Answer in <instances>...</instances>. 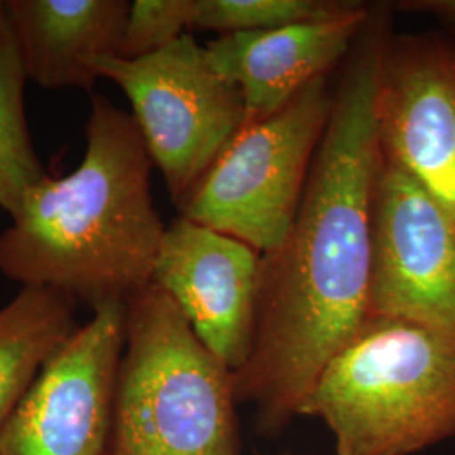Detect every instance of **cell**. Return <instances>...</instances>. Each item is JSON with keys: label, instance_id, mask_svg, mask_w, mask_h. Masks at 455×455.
Returning a JSON list of instances; mask_svg holds the SVG:
<instances>
[{"label": "cell", "instance_id": "obj_1", "mask_svg": "<svg viewBox=\"0 0 455 455\" xmlns=\"http://www.w3.org/2000/svg\"><path fill=\"white\" fill-rule=\"evenodd\" d=\"M388 31L385 9L373 11L334 90L292 228L261 255L253 341L233 379L236 402L253 408L265 434L302 417L329 361L368 319L371 201L381 163L374 71Z\"/></svg>", "mask_w": 455, "mask_h": 455}, {"label": "cell", "instance_id": "obj_2", "mask_svg": "<svg viewBox=\"0 0 455 455\" xmlns=\"http://www.w3.org/2000/svg\"><path fill=\"white\" fill-rule=\"evenodd\" d=\"M84 129L82 164L36 186L0 233V274L95 309L127 302L154 280L167 227L152 201L154 161L135 118L95 95Z\"/></svg>", "mask_w": 455, "mask_h": 455}, {"label": "cell", "instance_id": "obj_3", "mask_svg": "<svg viewBox=\"0 0 455 455\" xmlns=\"http://www.w3.org/2000/svg\"><path fill=\"white\" fill-rule=\"evenodd\" d=\"M302 415L336 455H413L455 435V332L368 317L329 361Z\"/></svg>", "mask_w": 455, "mask_h": 455}, {"label": "cell", "instance_id": "obj_4", "mask_svg": "<svg viewBox=\"0 0 455 455\" xmlns=\"http://www.w3.org/2000/svg\"><path fill=\"white\" fill-rule=\"evenodd\" d=\"M233 371L150 282L127 300L108 455H240Z\"/></svg>", "mask_w": 455, "mask_h": 455}, {"label": "cell", "instance_id": "obj_5", "mask_svg": "<svg viewBox=\"0 0 455 455\" xmlns=\"http://www.w3.org/2000/svg\"><path fill=\"white\" fill-rule=\"evenodd\" d=\"M332 108L334 90L325 76L275 115L243 125L180 216L242 240L261 255L275 250L292 228Z\"/></svg>", "mask_w": 455, "mask_h": 455}, {"label": "cell", "instance_id": "obj_6", "mask_svg": "<svg viewBox=\"0 0 455 455\" xmlns=\"http://www.w3.org/2000/svg\"><path fill=\"white\" fill-rule=\"evenodd\" d=\"M98 75L131 100L132 116L180 210L243 127L240 88L214 69L189 33L142 58H103Z\"/></svg>", "mask_w": 455, "mask_h": 455}, {"label": "cell", "instance_id": "obj_7", "mask_svg": "<svg viewBox=\"0 0 455 455\" xmlns=\"http://www.w3.org/2000/svg\"><path fill=\"white\" fill-rule=\"evenodd\" d=\"M127 302L93 309L49 359L0 434V455H108Z\"/></svg>", "mask_w": 455, "mask_h": 455}, {"label": "cell", "instance_id": "obj_8", "mask_svg": "<svg viewBox=\"0 0 455 455\" xmlns=\"http://www.w3.org/2000/svg\"><path fill=\"white\" fill-rule=\"evenodd\" d=\"M368 317L455 332V221L383 152L371 201Z\"/></svg>", "mask_w": 455, "mask_h": 455}, {"label": "cell", "instance_id": "obj_9", "mask_svg": "<svg viewBox=\"0 0 455 455\" xmlns=\"http://www.w3.org/2000/svg\"><path fill=\"white\" fill-rule=\"evenodd\" d=\"M379 148L455 221V37L385 34L374 71Z\"/></svg>", "mask_w": 455, "mask_h": 455}, {"label": "cell", "instance_id": "obj_10", "mask_svg": "<svg viewBox=\"0 0 455 455\" xmlns=\"http://www.w3.org/2000/svg\"><path fill=\"white\" fill-rule=\"evenodd\" d=\"M261 253L250 244L180 216L165 228L154 280L196 336L231 371L253 341Z\"/></svg>", "mask_w": 455, "mask_h": 455}, {"label": "cell", "instance_id": "obj_11", "mask_svg": "<svg viewBox=\"0 0 455 455\" xmlns=\"http://www.w3.org/2000/svg\"><path fill=\"white\" fill-rule=\"evenodd\" d=\"M373 11L353 2L336 16L265 31L221 34L204 49L214 69L235 83L244 124H257L325 78L355 48Z\"/></svg>", "mask_w": 455, "mask_h": 455}, {"label": "cell", "instance_id": "obj_12", "mask_svg": "<svg viewBox=\"0 0 455 455\" xmlns=\"http://www.w3.org/2000/svg\"><path fill=\"white\" fill-rule=\"evenodd\" d=\"M28 80L46 90H90L98 63L118 56L125 0H4Z\"/></svg>", "mask_w": 455, "mask_h": 455}, {"label": "cell", "instance_id": "obj_13", "mask_svg": "<svg viewBox=\"0 0 455 455\" xmlns=\"http://www.w3.org/2000/svg\"><path fill=\"white\" fill-rule=\"evenodd\" d=\"M76 304L52 289L22 287L0 309V434L46 363L78 329Z\"/></svg>", "mask_w": 455, "mask_h": 455}, {"label": "cell", "instance_id": "obj_14", "mask_svg": "<svg viewBox=\"0 0 455 455\" xmlns=\"http://www.w3.org/2000/svg\"><path fill=\"white\" fill-rule=\"evenodd\" d=\"M26 80L5 5L0 0V208L11 218L34 188L49 178L29 135L24 105Z\"/></svg>", "mask_w": 455, "mask_h": 455}, {"label": "cell", "instance_id": "obj_15", "mask_svg": "<svg viewBox=\"0 0 455 455\" xmlns=\"http://www.w3.org/2000/svg\"><path fill=\"white\" fill-rule=\"evenodd\" d=\"M351 4L334 0H195L193 28L220 34L265 31L336 16Z\"/></svg>", "mask_w": 455, "mask_h": 455}, {"label": "cell", "instance_id": "obj_16", "mask_svg": "<svg viewBox=\"0 0 455 455\" xmlns=\"http://www.w3.org/2000/svg\"><path fill=\"white\" fill-rule=\"evenodd\" d=\"M195 0H135L120 44V58L135 60L178 41L193 28Z\"/></svg>", "mask_w": 455, "mask_h": 455}, {"label": "cell", "instance_id": "obj_17", "mask_svg": "<svg viewBox=\"0 0 455 455\" xmlns=\"http://www.w3.org/2000/svg\"><path fill=\"white\" fill-rule=\"evenodd\" d=\"M408 12H422L434 17L443 26L445 34L455 37V0H408L396 4Z\"/></svg>", "mask_w": 455, "mask_h": 455}]
</instances>
